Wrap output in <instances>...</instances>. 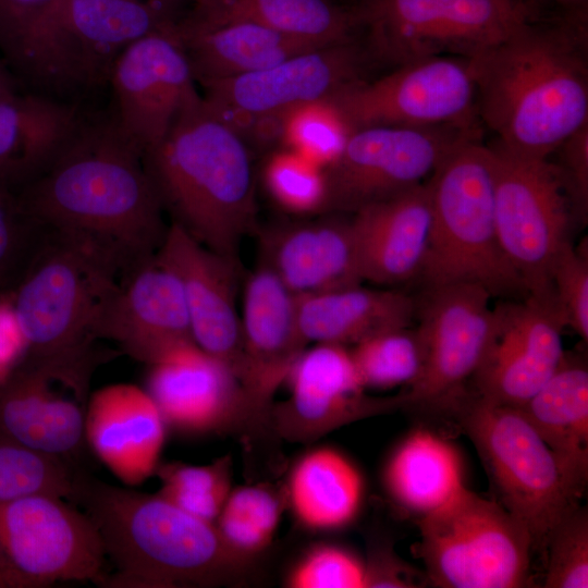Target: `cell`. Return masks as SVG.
<instances>
[{
	"instance_id": "cell-39",
	"label": "cell",
	"mask_w": 588,
	"mask_h": 588,
	"mask_svg": "<svg viewBox=\"0 0 588 588\" xmlns=\"http://www.w3.org/2000/svg\"><path fill=\"white\" fill-rule=\"evenodd\" d=\"M42 232L44 226L21 206L15 189L0 184V295L14 289Z\"/></svg>"
},
{
	"instance_id": "cell-31",
	"label": "cell",
	"mask_w": 588,
	"mask_h": 588,
	"mask_svg": "<svg viewBox=\"0 0 588 588\" xmlns=\"http://www.w3.org/2000/svg\"><path fill=\"white\" fill-rule=\"evenodd\" d=\"M543 441L583 482L588 476V370L564 356L548 381L520 407Z\"/></svg>"
},
{
	"instance_id": "cell-2",
	"label": "cell",
	"mask_w": 588,
	"mask_h": 588,
	"mask_svg": "<svg viewBox=\"0 0 588 588\" xmlns=\"http://www.w3.org/2000/svg\"><path fill=\"white\" fill-rule=\"evenodd\" d=\"M535 17L467 57L476 109L504 149L548 159L588 123V72L571 26Z\"/></svg>"
},
{
	"instance_id": "cell-46",
	"label": "cell",
	"mask_w": 588,
	"mask_h": 588,
	"mask_svg": "<svg viewBox=\"0 0 588 588\" xmlns=\"http://www.w3.org/2000/svg\"><path fill=\"white\" fill-rule=\"evenodd\" d=\"M26 340L10 293L0 295V382L9 377L26 354Z\"/></svg>"
},
{
	"instance_id": "cell-27",
	"label": "cell",
	"mask_w": 588,
	"mask_h": 588,
	"mask_svg": "<svg viewBox=\"0 0 588 588\" xmlns=\"http://www.w3.org/2000/svg\"><path fill=\"white\" fill-rule=\"evenodd\" d=\"M177 30L194 77L201 85L268 69L329 46L252 22L211 23L187 14L179 17Z\"/></svg>"
},
{
	"instance_id": "cell-4",
	"label": "cell",
	"mask_w": 588,
	"mask_h": 588,
	"mask_svg": "<svg viewBox=\"0 0 588 588\" xmlns=\"http://www.w3.org/2000/svg\"><path fill=\"white\" fill-rule=\"evenodd\" d=\"M143 162L172 222L206 247L237 259L256 219L246 140L201 99L143 152Z\"/></svg>"
},
{
	"instance_id": "cell-52",
	"label": "cell",
	"mask_w": 588,
	"mask_h": 588,
	"mask_svg": "<svg viewBox=\"0 0 588 588\" xmlns=\"http://www.w3.org/2000/svg\"><path fill=\"white\" fill-rule=\"evenodd\" d=\"M149 1H155V2H159V3H166V4H172V5H177L180 2L184 1V0H149ZM191 2L195 1V0H189Z\"/></svg>"
},
{
	"instance_id": "cell-22",
	"label": "cell",
	"mask_w": 588,
	"mask_h": 588,
	"mask_svg": "<svg viewBox=\"0 0 588 588\" xmlns=\"http://www.w3.org/2000/svg\"><path fill=\"white\" fill-rule=\"evenodd\" d=\"M87 385L23 358L0 382V434L65 462L83 450Z\"/></svg>"
},
{
	"instance_id": "cell-15",
	"label": "cell",
	"mask_w": 588,
	"mask_h": 588,
	"mask_svg": "<svg viewBox=\"0 0 588 588\" xmlns=\"http://www.w3.org/2000/svg\"><path fill=\"white\" fill-rule=\"evenodd\" d=\"M469 127L367 126L353 131L324 171L327 211L355 212L425 183Z\"/></svg>"
},
{
	"instance_id": "cell-7",
	"label": "cell",
	"mask_w": 588,
	"mask_h": 588,
	"mask_svg": "<svg viewBox=\"0 0 588 588\" xmlns=\"http://www.w3.org/2000/svg\"><path fill=\"white\" fill-rule=\"evenodd\" d=\"M179 16L176 5L149 0H61L14 76L30 91L83 107L108 88L132 41Z\"/></svg>"
},
{
	"instance_id": "cell-28",
	"label": "cell",
	"mask_w": 588,
	"mask_h": 588,
	"mask_svg": "<svg viewBox=\"0 0 588 588\" xmlns=\"http://www.w3.org/2000/svg\"><path fill=\"white\" fill-rule=\"evenodd\" d=\"M84 113L81 106L34 91L0 97V184L16 191L37 175Z\"/></svg>"
},
{
	"instance_id": "cell-37",
	"label": "cell",
	"mask_w": 588,
	"mask_h": 588,
	"mask_svg": "<svg viewBox=\"0 0 588 588\" xmlns=\"http://www.w3.org/2000/svg\"><path fill=\"white\" fill-rule=\"evenodd\" d=\"M262 180L269 196L284 211L301 217L327 212L324 168L298 152L281 147L270 154Z\"/></svg>"
},
{
	"instance_id": "cell-48",
	"label": "cell",
	"mask_w": 588,
	"mask_h": 588,
	"mask_svg": "<svg viewBox=\"0 0 588 588\" xmlns=\"http://www.w3.org/2000/svg\"><path fill=\"white\" fill-rule=\"evenodd\" d=\"M366 587L372 588H408L419 584L406 565L393 558L391 553H378L365 564Z\"/></svg>"
},
{
	"instance_id": "cell-3",
	"label": "cell",
	"mask_w": 588,
	"mask_h": 588,
	"mask_svg": "<svg viewBox=\"0 0 588 588\" xmlns=\"http://www.w3.org/2000/svg\"><path fill=\"white\" fill-rule=\"evenodd\" d=\"M74 501L101 538L114 565L102 586L207 587L230 581L246 559L234 553L215 523L161 495L120 488L79 474Z\"/></svg>"
},
{
	"instance_id": "cell-40",
	"label": "cell",
	"mask_w": 588,
	"mask_h": 588,
	"mask_svg": "<svg viewBox=\"0 0 588 588\" xmlns=\"http://www.w3.org/2000/svg\"><path fill=\"white\" fill-rule=\"evenodd\" d=\"M547 588L588 587V514L576 507L552 530L548 543Z\"/></svg>"
},
{
	"instance_id": "cell-5",
	"label": "cell",
	"mask_w": 588,
	"mask_h": 588,
	"mask_svg": "<svg viewBox=\"0 0 588 588\" xmlns=\"http://www.w3.org/2000/svg\"><path fill=\"white\" fill-rule=\"evenodd\" d=\"M127 269L97 242L44 226L10 292L26 340L24 358L88 382L103 314Z\"/></svg>"
},
{
	"instance_id": "cell-32",
	"label": "cell",
	"mask_w": 588,
	"mask_h": 588,
	"mask_svg": "<svg viewBox=\"0 0 588 588\" xmlns=\"http://www.w3.org/2000/svg\"><path fill=\"white\" fill-rule=\"evenodd\" d=\"M383 479L390 497L420 517L445 504L465 487L458 451L425 429L411 433L394 450Z\"/></svg>"
},
{
	"instance_id": "cell-34",
	"label": "cell",
	"mask_w": 588,
	"mask_h": 588,
	"mask_svg": "<svg viewBox=\"0 0 588 588\" xmlns=\"http://www.w3.org/2000/svg\"><path fill=\"white\" fill-rule=\"evenodd\" d=\"M78 477L68 462L0 434V500L46 494L74 501Z\"/></svg>"
},
{
	"instance_id": "cell-20",
	"label": "cell",
	"mask_w": 588,
	"mask_h": 588,
	"mask_svg": "<svg viewBox=\"0 0 588 588\" xmlns=\"http://www.w3.org/2000/svg\"><path fill=\"white\" fill-rule=\"evenodd\" d=\"M156 257L180 281L195 344L224 363L238 379L237 259L206 247L174 222L167 228Z\"/></svg>"
},
{
	"instance_id": "cell-49",
	"label": "cell",
	"mask_w": 588,
	"mask_h": 588,
	"mask_svg": "<svg viewBox=\"0 0 588 588\" xmlns=\"http://www.w3.org/2000/svg\"><path fill=\"white\" fill-rule=\"evenodd\" d=\"M16 78L2 58H0V97L17 91Z\"/></svg>"
},
{
	"instance_id": "cell-25",
	"label": "cell",
	"mask_w": 588,
	"mask_h": 588,
	"mask_svg": "<svg viewBox=\"0 0 588 588\" xmlns=\"http://www.w3.org/2000/svg\"><path fill=\"white\" fill-rule=\"evenodd\" d=\"M167 426L147 390L115 383L96 391L85 411V438L107 468L127 486L156 473Z\"/></svg>"
},
{
	"instance_id": "cell-18",
	"label": "cell",
	"mask_w": 588,
	"mask_h": 588,
	"mask_svg": "<svg viewBox=\"0 0 588 588\" xmlns=\"http://www.w3.org/2000/svg\"><path fill=\"white\" fill-rule=\"evenodd\" d=\"M493 309V340L473 377L476 395L520 407L561 365L565 323L556 305L529 296Z\"/></svg>"
},
{
	"instance_id": "cell-45",
	"label": "cell",
	"mask_w": 588,
	"mask_h": 588,
	"mask_svg": "<svg viewBox=\"0 0 588 588\" xmlns=\"http://www.w3.org/2000/svg\"><path fill=\"white\" fill-rule=\"evenodd\" d=\"M558 149L562 161L558 168L573 210L584 221L588 208V123L566 138Z\"/></svg>"
},
{
	"instance_id": "cell-33",
	"label": "cell",
	"mask_w": 588,
	"mask_h": 588,
	"mask_svg": "<svg viewBox=\"0 0 588 588\" xmlns=\"http://www.w3.org/2000/svg\"><path fill=\"white\" fill-rule=\"evenodd\" d=\"M188 16L211 23L245 21L327 45L352 40L357 10L332 0H195Z\"/></svg>"
},
{
	"instance_id": "cell-14",
	"label": "cell",
	"mask_w": 588,
	"mask_h": 588,
	"mask_svg": "<svg viewBox=\"0 0 588 588\" xmlns=\"http://www.w3.org/2000/svg\"><path fill=\"white\" fill-rule=\"evenodd\" d=\"M0 560L23 588L57 581L103 584L106 554L89 517L62 499L0 500Z\"/></svg>"
},
{
	"instance_id": "cell-9",
	"label": "cell",
	"mask_w": 588,
	"mask_h": 588,
	"mask_svg": "<svg viewBox=\"0 0 588 588\" xmlns=\"http://www.w3.org/2000/svg\"><path fill=\"white\" fill-rule=\"evenodd\" d=\"M419 554L442 588H517L526 584L532 540L503 505L464 487L419 520Z\"/></svg>"
},
{
	"instance_id": "cell-36",
	"label": "cell",
	"mask_w": 588,
	"mask_h": 588,
	"mask_svg": "<svg viewBox=\"0 0 588 588\" xmlns=\"http://www.w3.org/2000/svg\"><path fill=\"white\" fill-rule=\"evenodd\" d=\"M230 456L207 465L169 463L159 465V495L185 512L215 523L232 490Z\"/></svg>"
},
{
	"instance_id": "cell-30",
	"label": "cell",
	"mask_w": 588,
	"mask_h": 588,
	"mask_svg": "<svg viewBox=\"0 0 588 588\" xmlns=\"http://www.w3.org/2000/svg\"><path fill=\"white\" fill-rule=\"evenodd\" d=\"M363 497L364 480L357 467L338 450L317 446L294 464L285 499L304 527L330 531L354 520Z\"/></svg>"
},
{
	"instance_id": "cell-16",
	"label": "cell",
	"mask_w": 588,
	"mask_h": 588,
	"mask_svg": "<svg viewBox=\"0 0 588 588\" xmlns=\"http://www.w3.org/2000/svg\"><path fill=\"white\" fill-rule=\"evenodd\" d=\"M177 20L132 41L110 74L109 111L143 152L161 142L176 119L203 99Z\"/></svg>"
},
{
	"instance_id": "cell-42",
	"label": "cell",
	"mask_w": 588,
	"mask_h": 588,
	"mask_svg": "<svg viewBox=\"0 0 588 588\" xmlns=\"http://www.w3.org/2000/svg\"><path fill=\"white\" fill-rule=\"evenodd\" d=\"M551 282L565 327L588 341V257L587 249L565 242L556 254Z\"/></svg>"
},
{
	"instance_id": "cell-41",
	"label": "cell",
	"mask_w": 588,
	"mask_h": 588,
	"mask_svg": "<svg viewBox=\"0 0 588 588\" xmlns=\"http://www.w3.org/2000/svg\"><path fill=\"white\" fill-rule=\"evenodd\" d=\"M291 588H365V564L333 544H318L295 563L286 577Z\"/></svg>"
},
{
	"instance_id": "cell-44",
	"label": "cell",
	"mask_w": 588,
	"mask_h": 588,
	"mask_svg": "<svg viewBox=\"0 0 588 588\" xmlns=\"http://www.w3.org/2000/svg\"><path fill=\"white\" fill-rule=\"evenodd\" d=\"M284 501L268 485L232 488L221 512L246 518L269 538H273L283 512Z\"/></svg>"
},
{
	"instance_id": "cell-23",
	"label": "cell",
	"mask_w": 588,
	"mask_h": 588,
	"mask_svg": "<svg viewBox=\"0 0 588 588\" xmlns=\"http://www.w3.org/2000/svg\"><path fill=\"white\" fill-rule=\"evenodd\" d=\"M99 335L148 365L194 342L180 281L156 254L123 273L103 314Z\"/></svg>"
},
{
	"instance_id": "cell-11",
	"label": "cell",
	"mask_w": 588,
	"mask_h": 588,
	"mask_svg": "<svg viewBox=\"0 0 588 588\" xmlns=\"http://www.w3.org/2000/svg\"><path fill=\"white\" fill-rule=\"evenodd\" d=\"M363 57L352 40L310 50L273 66L203 85L206 106L245 140L274 143L292 109L326 99L359 79Z\"/></svg>"
},
{
	"instance_id": "cell-17",
	"label": "cell",
	"mask_w": 588,
	"mask_h": 588,
	"mask_svg": "<svg viewBox=\"0 0 588 588\" xmlns=\"http://www.w3.org/2000/svg\"><path fill=\"white\" fill-rule=\"evenodd\" d=\"M286 382L290 396L272 405L269 424L291 442L309 443L358 419L405 406L403 392L368 395L350 348L340 344L306 347Z\"/></svg>"
},
{
	"instance_id": "cell-13",
	"label": "cell",
	"mask_w": 588,
	"mask_h": 588,
	"mask_svg": "<svg viewBox=\"0 0 588 588\" xmlns=\"http://www.w3.org/2000/svg\"><path fill=\"white\" fill-rule=\"evenodd\" d=\"M491 295L469 283L422 287L415 318L424 350L419 376L403 394L405 406L449 408L466 392L495 330Z\"/></svg>"
},
{
	"instance_id": "cell-19",
	"label": "cell",
	"mask_w": 588,
	"mask_h": 588,
	"mask_svg": "<svg viewBox=\"0 0 588 588\" xmlns=\"http://www.w3.org/2000/svg\"><path fill=\"white\" fill-rule=\"evenodd\" d=\"M241 317L242 367L250 424L269 422L277 391L309 345L297 321L296 297L264 265L246 278Z\"/></svg>"
},
{
	"instance_id": "cell-38",
	"label": "cell",
	"mask_w": 588,
	"mask_h": 588,
	"mask_svg": "<svg viewBox=\"0 0 588 588\" xmlns=\"http://www.w3.org/2000/svg\"><path fill=\"white\" fill-rule=\"evenodd\" d=\"M351 133L335 106L326 98L287 112L279 122L275 143L326 169Z\"/></svg>"
},
{
	"instance_id": "cell-1",
	"label": "cell",
	"mask_w": 588,
	"mask_h": 588,
	"mask_svg": "<svg viewBox=\"0 0 588 588\" xmlns=\"http://www.w3.org/2000/svg\"><path fill=\"white\" fill-rule=\"evenodd\" d=\"M39 224L86 236L131 268L152 257L167 228L143 151L111 112H85L52 158L16 191Z\"/></svg>"
},
{
	"instance_id": "cell-8",
	"label": "cell",
	"mask_w": 588,
	"mask_h": 588,
	"mask_svg": "<svg viewBox=\"0 0 588 588\" xmlns=\"http://www.w3.org/2000/svg\"><path fill=\"white\" fill-rule=\"evenodd\" d=\"M478 450L503 506L529 531L534 549L577 507L580 481L514 406L467 392L450 407Z\"/></svg>"
},
{
	"instance_id": "cell-51",
	"label": "cell",
	"mask_w": 588,
	"mask_h": 588,
	"mask_svg": "<svg viewBox=\"0 0 588 588\" xmlns=\"http://www.w3.org/2000/svg\"><path fill=\"white\" fill-rule=\"evenodd\" d=\"M525 3L535 4L537 2H556L564 5H577L583 4L585 0H518Z\"/></svg>"
},
{
	"instance_id": "cell-29",
	"label": "cell",
	"mask_w": 588,
	"mask_h": 588,
	"mask_svg": "<svg viewBox=\"0 0 588 588\" xmlns=\"http://www.w3.org/2000/svg\"><path fill=\"white\" fill-rule=\"evenodd\" d=\"M415 309V297L403 291L362 284L296 297L299 330L308 344L354 345L370 335L409 327Z\"/></svg>"
},
{
	"instance_id": "cell-21",
	"label": "cell",
	"mask_w": 588,
	"mask_h": 588,
	"mask_svg": "<svg viewBox=\"0 0 588 588\" xmlns=\"http://www.w3.org/2000/svg\"><path fill=\"white\" fill-rule=\"evenodd\" d=\"M149 367L146 390L167 428L206 434L250 425L237 377L194 342L168 352Z\"/></svg>"
},
{
	"instance_id": "cell-12",
	"label": "cell",
	"mask_w": 588,
	"mask_h": 588,
	"mask_svg": "<svg viewBox=\"0 0 588 588\" xmlns=\"http://www.w3.org/2000/svg\"><path fill=\"white\" fill-rule=\"evenodd\" d=\"M351 132L377 125L469 127L476 87L467 60L430 56L372 82L360 79L328 98Z\"/></svg>"
},
{
	"instance_id": "cell-10",
	"label": "cell",
	"mask_w": 588,
	"mask_h": 588,
	"mask_svg": "<svg viewBox=\"0 0 588 588\" xmlns=\"http://www.w3.org/2000/svg\"><path fill=\"white\" fill-rule=\"evenodd\" d=\"M490 148L502 252L527 296L558 305L551 269L560 248L569 241L573 210L560 169L548 159L520 156L498 144Z\"/></svg>"
},
{
	"instance_id": "cell-43",
	"label": "cell",
	"mask_w": 588,
	"mask_h": 588,
	"mask_svg": "<svg viewBox=\"0 0 588 588\" xmlns=\"http://www.w3.org/2000/svg\"><path fill=\"white\" fill-rule=\"evenodd\" d=\"M61 0H0V53L13 70Z\"/></svg>"
},
{
	"instance_id": "cell-26",
	"label": "cell",
	"mask_w": 588,
	"mask_h": 588,
	"mask_svg": "<svg viewBox=\"0 0 588 588\" xmlns=\"http://www.w3.org/2000/svg\"><path fill=\"white\" fill-rule=\"evenodd\" d=\"M353 213L363 280L389 287L417 280L432 222L427 181Z\"/></svg>"
},
{
	"instance_id": "cell-24",
	"label": "cell",
	"mask_w": 588,
	"mask_h": 588,
	"mask_svg": "<svg viewBox=\"0 0 588 588\" xmlns=\"http://www.w3.org/2000/svg\"><path fill=\"white\" fill-rule=\"evenodd\" d=\"M260 261L296 297L364 282L351 219L323 218L267 228Z\"/></svg>"
},
{
	"instance_id": "cell-6",
	"label": "cell",
	"mask_w": 588,
	"mask_h": 588,
	"mask_svg": "<svg viewBox=\"0 0 588 588\" xmlns=\"http://www.w3.org/2000/svg\"><path fill=\"white\" fill-rule=\"evenodd\" d=\"M432 222L422 287L469 283L491 297L524 299L525 286L499 243L494 220V161L477 132L462 138L427 180Z\"/></svg>"
},
{
	"instance_id": "cell-47",
	"label": "cell",
	"mask_w": 588,
	"mask_h": 588,
	"mask_svg": "<svg viewBox=\"0 0 588 588\" xmlns=\"http://www.w3.org/2000/svg\"><path fill=\"white\" fill-rule=\"evenodd\" d=\"M215 525L225 544L246 560L260 553L272 540L256 525L237 515L221 512Z\"/></svg>"
},
{
	"instance_id": "cell-35",
	"label": "cell",
	"mask_w": 588,
	"mask_h": 588,
	"mask_svg": "<svg viewBox=\"0 0 588 588\" xmlns=\"http://www.w3.org/2000/svg\"><path fill=\"white\" fill-rule=\"evenodd\" d=\"M350 351L366 389H406L419 376L424 359L420 336L411 326L370 335Z\"/></svg>"
},
{
	"instance_id": "cell-50",
	"label": "cell",
	"mask_w": 588,
	"mask_h": 588,
	"mask_svg": "<svg viewBox=\"0 0 588 588\" xmlns=\"http://www.w3.org/2000/svg\"><path fill=\"white\" fill-rule=\"evenodd\" d=\"M0 588H23L17 577L0 560Z\"/></svg>"
}]
</instances>
